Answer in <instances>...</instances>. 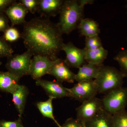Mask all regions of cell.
<instances>
[{
  "instance_id": "1",
  "label": "cell",
  "mask_w": 127,
  "mask_h": 127,
  "mask_svg": "<svg viewBox=\"0 0 127 127\" xmlns=\"http://www.w3.org/2000/svg\"><path fill=\"white\" fill-rule=\"evenodd\" d=\"M63 35L57 23L50 18L39 17L26 21L21 38L27 50L33 56H44L55 61L59 58L64 43Z\"/></svg>"
},
{
  "instance_id": "2",
  "label": "cell",
  "mask_w": 127,
  "mask_h": 127,
  "mask_svg": "<svg viewBox=\"0 0 127 127\" xmlns=\"http://www.w3.org/2000/svg\"><path fill=\"white\" fill-rule=\"evenodd\" d=\"M91 0H64L59 13L57 25L63 34L69 35L77 29L84 18V9L87 4H92Z\"/></svg>"
},
{
  "instance_id": "3",
  "label": "cell",
  "mask_w": 127,
  "mask_h": 127,
  "mask_svg": "<svg viewBox=\"0 0 127 127\" xmlns=\"http://www.w3.org/2000/svg\"><path fill=\"white\" fill-rule=\"evenodd\" d=\"M125 78L121 71L111 66L102 65L94 81L98 93H107L122 87Z\"/></svg>"
},
{
  "instance_id": "4",
  "label": "cell",
  "mask_w": 127,
  "mask_h": 127,
  "mask_svg": "<svg viewBox=\"0 0 127 127\" xmlns=\"http://www.w3.org/2000/svg\"><path fill=\"white\" fill-rule=\"evenodd\" d=\"M102 101L103 109L112 115L125 109L127 105V87H121L109 91Z\"/></svg>"
},
{
  "instance_id": "5",
  "label": "cell",
  "mask_w": 127,
  "mask_h": 127,
  "mask_svg": "<svg viewBox=\"0 0 127 127\" xmlns=\"http://www.w3.org/2000/svg\"><path fill=\"white\" fill-rule=\"evenodd\" d=\"M33 55L27 50L21 54L12 55L7 58L5 67L7 71L21 78L29 75Z\"/></svg>"
},
{
  "instance_id": "6",
  "label": "cell",
  "mask_w": 127,
  "mask_h": 127,
  "mask_svg": "<svg viewBox=\"0 0 127 127\" xmlns=\"http://www.w3.org/2000/svg\"><path fill=\"white\" fill-rule=\"evenodd\" d=\"M103 109L102 99L94 97L82 102L76 109V119L85 124Z\"/></svg>"
},
{
  "instance_id": "7",
  "label": "cell",
  "mask_w": 127,
  "mask_h": 127,
  "mask_svg": "<svg viewBox=\"0 0 127 127\" xmlns=\"http://www.w3.org/2000/svg\"><path fill=\"white\" fill-rule=\"evenodd\" d=\"M70 97L83 102L96 96L98 93L94 80L78 82L73 87L67 88Z\"/></svg>"
},
{
  "instance_id": "8",
  "label": "cell",
  "mask_w": 127,
  "mask_h": 127,
  "mask_svg": "<svg viewBox=\"0 0 127 127\" xmlns=\"http://www.w3.org/2000/svg\"><path fill=\"white\" fill-rule=\"evenodd\" d=\"M58 59L52 61L44 56H34L32 59L29 75L36 81L41 79L44 75H49L52 67Z\"/></svg>"
},
{
  "instance_id": "9",
  "label": "cell",
  "mask_w": 127,
  "mask_h": 127,
  "mask_svg": "<svg viewBox=\"0 0 127 127\" xmlns=\"http://www.w3.org/2000/svg\"><path fill=\"white\" fill-rule=\"evenodd\" d=\"M62 51L65 53L66 59L64 61L69 67L78 68L85 64L86 51L84 48H79L71 42H69L63 43Z\"/></svg>"
},
{
  "instance_id": "10",
  "label": "cell",
  "mask_w": 127,
  "mask_h": 127,
  "mask_svg": "<svg viewBox=\"0 0 127 127\" xmlns=\"http://www.w3.org/2000/svg\"><path fill=\"white\" fill-rule=\"evenodd\" d=\"M62 83L58 81H51L41 79L36 81L37 86L42 88L49 97H51L54 99L66 97H70L66 88L64 87Z\"/></svg>"
},
{
  "instance_id": "11",
  "label": "cell",
  "mask_w": 127,
  "mask_h": 127,
  "mask_svg": "<svg viewBox=\"0 0 127 127\" xmlns=\"http://www.w3.org/2000/svg\"><path fill=\"white\" fill-rule=\"evenodd\" d=\"M49 75H52L57 81L73 83L75 81L76 74L69 69L64 60L59 59L53 66Z\"/></svg>"
},
{
  "instance_id": "12",
  "label": "cell",
  "mask_w": 127,
  "mask_h": 127,
  "mask_svg": "<svg viewBox=\"0 0 127 127\" xmlns=\"http://www.w3.org/2000/svg\"><path fill=\"white\" fill-rule=\"evenodd\" d=\"M64 0H39L37 12L40 17L48 18L59 14Z\"/></svg>"
},
{
  "instance_id": "13",
  "label": "cell",
  "mask_w": 127,
  "mask_h": 127,
  "mask_svg": "<svg viewBox=\"0 0 127 127\" xmlns=\"http://www.w3.org/2000/svg\"><path fill=\"white\" fill-rule=\"evenodd\" d=\"M28 12L23 4L16 1L6 9L4 13L10 21L12 26L25 23V17Z\"/></svg>"
},
{
  "instance_id": "14",
  "label": "cell",
  "mask_w": 127,
  "mask_h": 127,
  "mask_svg": "<svg viewBox=\"0 0 127 127\" xmlns=\"http://www.w3.org/2000/svg\"><path fill=\"white\" fill-rule=\"evenodd\" d=\"M20 79L8 71H0V90L12 94L18 88Z\"/></svg>"
},
{
  "instance_id": "15",
  "label": "cell",
  "mask_w": 127,
  "mask_h": 127,
  "mask_svg": "<svg viewBox=\"0 0 127 127\" xmlns=\"http://www.w3.org/2000/svg\"><path fill=\"white\" fill-rule=\"evenodd\" d=\"M102 65L98 66L87 63L84 64L78 68V72L76 74L75 81L78 82L94 80L97 77Z\"/></svg>"
},
{
  "instance_id": "16",
  "label": "cell",
  "mask_w": 127,
  "mask_h": 127,
  "mask_svg": "<svg viewBox=\"0 0 127 127\" xmlns=\"http://www.w3.org/2000/svg\"><path fill=\"white\" fill-rule=\"evenodd\" d=\"M79 32L85 37L98 35L100 32L98 23L91 18H83L78 26Z\"/></svg>"
},
{
  "instance_id": "17",
  "label": "cell",
  "mask_w": 127,
  "mask_h": 127,
  "mask_svg": "<svg viewBox=\"0 0 127 127\" xmlns=\"http://www.w3.org/2000/svg\"><path fill=\"white\" fill-rule=\"evenodd\" d=\"M27 87L24 85H20L12 94V101L18 111L20 117H21L25 110L27 98L28 94Z\"/></svg>"
},
{
  "instance_id": "18",
  "label": "cell",
  "mask_w": 127,
  "mask_h": 127,
  "mask_svg": "<svg viewBox=\"0 0 127 127\" xmlns=\"http://www.w3.org/2000/svg\"><path fill=\"white\" fill-rule=\"evenodd\" d=\"M85 125L86 127H113L112 115L103 109Z\"/></svg>"
},
{
  "instance_id": "19",
  "label": "cell",
  "mask_w": 127,
  "mask_h": 127,
  "mask_svg": "<svg viewBox=\"0 0 127 127\" xmlns=\"http://www.w3.org/2000/svg\"><path fill=\"white\" fill-rule=\"evenodd\" d=\"M108 55L107 50L102 47L96 50L86 51L84 59L87 63L101 66L103 65Z\"/></svg>"
},
{
  "instance_id": "20",
  "label": "cell",
  "mask_w": 127,
  "mask_h": 127,
  "mask_svg": "<svg viewBox=\"0 0 127 127\" xmlns=\"http://www.w3.org/2000/svg\"><path fill=\"white\" fill-rule=\"evenodd\" d=\"M54 98L50 97L45 101L39 102L36 103V106L42 116L45 117L50 119L56 124L58 127H62L54 117L53 107L52 101Z\"/></svg>"
},
{
  "instance_id": "21",
  "label": "cell",
  "mask_w": 127,
  "mask_h": 127,
  "mask_svg": "<svg viewBox=\"0 0 127 127\" xmlns=\"http://www.w3.org/2000/svg\"><path fill=\"white\" fill-rule=\"evenodd\" d=\"M113 127H127V111L125 109L112 114Z\"/></svg>"
},
{
  "instance_id": "22",
  "label": "cell",
  "mask_w": 127,
  "mask_h": 127,
  "mask_svg": "<svg viewBox=\"0 0 127 127\" xmlns=\"http://www.w3.org/2000/svg\"><path fill=\"white\" fill-rule=\"evenodd\" d=\"M113 59L118 63L120 70L127 79V49L120 51Z\"/></svg>"
},
{
  "instance_id": "23",
  "label": "cell",
  "mask_w": 127,
  "mask_h": 127,
  "mask_svg": "<svg viewBox=\"0 0 127 127\" xmlns=\"http://www.w3.org/2000/svg\"><path fill=\"white\" fill-rule=\"evenodd\" d=\"M14 27H10L4 32L2 38L7 42H14L21 38V33Z\"/></svg>"
},
{
  "instance_id": "24",
  "label": "cell",
  "mask_w": 127,
  "mask_h": 127,
  "mask_svg": "<svg viewBox=\"0 0 127 127\" xmlns=\"http://www.w3.org/2000/svg\"><path fill=\"white\" fill-rule=\"evenodd\" d=\"M102 47H103L102 43L98 35L86 37L84 48L86 51L96 50Z\"/></svg>"
},
{
  "instance_id": "25",
  "label": "cell",
  "mask_w": 127,
  "mask_h": 127,
  "mask_svg": "<svg viewBox=\"0 0 127 127\" xmlns=\"http://www.w3.org/2000/svg\"><path fill=\"white\" fill-rule=\"evenodd\" d=\"M14 51L7 42L0 37V58L8 57L13 55Z\"/></svg>"
},
{
  "instance_id": "26",
  "label": "cell",
  "mask_w": 127,
  "mask_h": 127,
  "mask_svg": "<svg viewBox=\"0 0 127 127\" xmlns=\"http://www.w3.org/2000/svg\"><path fill=\"white\" fill-rule=\"evenodd\" d=\"M39 0H20L19 2L23 4L28 12L34 14L37 12Z\"/></svg>"
},
{
  "instance_id": "27",
  "label": "cell",
  "mask_w": 127,
  "mask_h": 127,
  "mask_svg": "<svg viewBox=\"0 0 127 127\" xmlns=\"http://www.w3.org/2000/svg\"><path fill=\"white\" fill-rule=\"evenodd\" d=\"M23 126L20 117L14 121L5 120L0 121V127H22Z\"/></svg>"
},
{
  "instance_id": "28",
  "label": "cell",
  "mask_w": 127,
  "mask_h": 127,
  "mask_svg": "<svg viewBox=\"0 0 127 127\" xmlns=\"http://www.w3.org/2000/svg\"><path fill=\"white\" fill-rule=\"evenodd\" d=\"M62 127H86V125L76 118H69L66 120Z\"/></svg>"
},
{
  "instance_id": "29",
  "label": "cell",
  "mask_w": 127,
  "mask_h": 127,
  "mask_svg": "<svg viewBox=\"0 0 127 127\" xmlns=\"http://www.w3.org/2000/svg\"><path fill=\"white\" fill-rule=\"evenodd\" d=\"M10 26L7 17L4 13H0V32H4Z\"/></svg>"
},
{
  "instance_id": "30",
  "label": "cell",
  "mask_w": 127,
  "mask_h": 127,
  "mask_svg": "<svg viewBox=\"0 0 127 127\" xmlns=\"http://www.w3.org/2000/svg\"><path fill=\"white\" fill-rule=\"evenodd\" d=\"M16 0H0V13H4L6 9Z\"/></svg>"
},
{
  "instance_id": "31",
  "label": "cell",
  "mask_w": 127,
  "mask_h": 127,
  "mask_svg": "<svg viewBox=\"0 0 127 127\" xmlns=\"http://www.w3.org/2000/svg\"><path fill=\"white\" fill-rule=\"evenodd\" d=\"M2 64V62L0 61V66L1 65V64Z\"/></svg>"
},
{
  "instance_id": "32",
  "label": "cell",
  "mask_w": 127,
  "mask_h": 127,
  "mask_svg": "<svg viewBox=\"0 0 127 127\" xmlns=\"http://www.w3.org/2000/svg\"><path fill=\"white\" fill-rule=\"evenodd\" d=\"M126 8H127V5H126Z\"/></svg>"
},
{
  "instance_id": "33",
  "label": "cell",
  "mask_w": 127,
  "mask_h": 127,
  "mask_svg": "<svg viewBox=\"0 0 127 127\" xmlns=\"http://www.w3.org/2000/svg\"><path fill=\"white\" fill-rule=\"evenodd\" d=\"M22 127H24V126H22Z\"/></svg>"
},
{
  "instance_id": "34",
  "label": "cell",
  "mask_w": 127,
  "mask_h": 127,
  "mask_svg": "<svg viewBox=\"0 0 127 127\" xmlns=\"http://www.w3.org/2000/svg\"></svg>"
}]
</instances>
